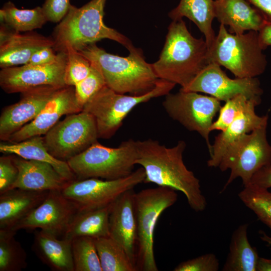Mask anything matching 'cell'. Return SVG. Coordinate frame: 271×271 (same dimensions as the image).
Segmentation results:
<instances>
[{
    "mask_svg": "<svg viewBox=\"0 0 271 271\" xmlns=\"http://www.w3.org/2000/svg\"><path fill=\"white\" fill-rule=\"evenodd\" d=\"M269 244L270 245H271V239L270 240V241H269Z\"/></svg>",
    "mask_w": 271,
    "mask_h": 271,
    "instance_id": "obj_45",
    "label": "cell"
},
{
    "mask_svg": "<svg viewBox=\"0 0 271 271\" xmlns=\"http://www.w3.org/2000/svg\"><path fill=\"white\" fill-rule=\"evenodd\" d=\"M181 90L203 92L225 102L240 94L261 98L263 90L256 77L229 78L218 64L211 62Z\"/></svg>",
    "mask_w": 271,
    "mask_h": 271,
    "instance_id": "obj_14",
    "label": "cell"
},
{
    "mask_svg": "<svg viewBox=\"0 0 271 271\" xmlns=\"http://www.w3.org/2000/svg\"><path fill=\"white\" fill-rule=\"evenodd\" d=\"M215 18L229 33L258 32L267 23L262 14L247 0H215Z\"/></svg>",
    "mask_w": 271,
    "mask_h": 271,
    "instance_id": "obj_20",
    "label": "cell"
},
{
    "mask_svg": "<svg viewBox=\"0 0 271 271\" xmlns=\"http://www.w3.org/2000/svg\"><path fill=\"white\" fill-rule=\"evenodd\" d=\"M258 37L260 44L264 50L271 46L270 23H266L258 31Z\"/></svg>",
    "mask_w": 271,
    "mask_h": 271,
    "instance_id": "obj_43",
    "label": "cell"
},
{
    "mask_svg": "<svg viewBox=\"0 0 271 271\" xmlns=\"http://www.w3.org/2000/svg\"><path fill=\"white\" fill-rule=\"evenodd\" d=\"M32 249L54 271H74L71 241L44 230H35Z\"/></svg>",
    "mask_w": 271,
    "mask_h": 271,
    "instance_id": "obj_24",
    "label": "cell"
},
{
    "mask_svg": "<svg viewBox=\"0 0 271 271\" xmlns=\"http://www.w3.org/2000/svg\"><path fill=\"white\" fill-rule=\"evenodd\" d=\"M248 225H240L233 232L223 271H256L259 256L247 237Z\"/></svg>",
    "mask_w": 271,
    "mask_h": 271,
    "instance_id": "obj_28",
    "label": "cell"
},
{
    "mask_svg": "<svg viewBox=\"0 0 271 271\" xmlns=\"http://www.w3.org/2000/svg\"><path fill=\"white\" fill-rule=\"evenodd\" d=\"M70 0H45L42 6L48 22L59 23L70 7Z\"/></svg>",
    "mask_w": 271,
    "mask_h": 271,
    "instance_id": "obj_39",
    "label": "cell"
},
{
    "mask_svg": "<svg viewBox=\"0 0 271 271\" xmlns=\"http://www.w3.org/2000/svg\"><path fill=\"white\" fill-rule=\"evenodd\" d=\"M0 152L6 154H13L27 160L49 163L68 182L77 180L66 161L56 159L48 151L42 136L33 137L15 143L3 142L0 144Z\"/></svg>",
    "mask_w": 271,
    "mask_h": 271,
    "instance_id": "obj_25",
    "label": "cell"
},
{
    "mask_svg": "<svg viewBox=\"0 0 271 271\" xmlns=\"http://www.w3.org/2000/svg\"><path fill=\"white\" fill-rule=\"evenodd\" d=\"M257 271H271V259L259 257L257 266Z\"/></svg>",
    "mask_w": 271,
    "mask_h": 271,
    "instance_id": "obj_44",
    "label": "cell"
},
{
    "mask_svg": "<svg viewBox=\"0 0 271 271\" xmlns=\"http://www.w3.org/2000/svg\"><path fill=\"white\" fill-rule=\"evenodd\" d=\"M71 243L74 271H102L94 238L78 237Z\"/></svg>",
    "mask_w": 271,
    "mask_h": 271,
    "instance_id": "obj_33",
    "label": "cell"
},
{
    "mask_svg": "<svg viewBox=\"0 0 271 271\" xmlns=\"http://www.w3.org/2000/svg\"><path fill=\"white\" fill-rule=\"evenodd\" d=\"M250 183L266 189L271 188V164L262 167L255 173Z\"/></svg>",
    "mask_w": 271,
    "mask_h": 271,
    "instance_id": "obj_41",
    "label": "cell"
},
{
    "mask_svg": "<svg viewBox=\"0 0 271 271\" xmlns=\"http://www.w3.org/2000/svg\"><path fill=\"white\" fill-rule=\"evenodd\" d=\"M163 106L169 116L190 131L198 132L206 141L209 153V134L213 120L219 112L220 100L196 92L180 91L166 95Z\"/></svg>",
    "mask_w": 271,
    "mask_h": 271,
    "instance_id": "obj_12",
    "label": "cell"
},
{
    "mask_svg": "<svg viewBox=\"0 0 271 271\" xmlns=\"http://www.w3.org/2000/svg\"><path fill=\"white\" fill-rule=\"evenodd\" d=\"M1 23L17 32H27L41 28L47 20L42 7L32 9H19L9 1L0 10Z\"/></svg>",
    "mask_w": 271,
    "mask_h": 271,
    "instance_id": "obj_29",
    "label": "cell"
},
{
    "mask_svg": "<svg viewBox=\"0 0 271 271\" xmlns=\"http://www.w3.org/2000/svg\"><path fill=\"white\" fill-rule=\"evenodd\" d=\"M137 159L136 141L129 139L116 148L105 147L97 141L67 162L77 180H112L131 174Z\"/></svg>",
    "mask_w": 271,
    "mask_h": 271,
    "instance_id": "obj_8",
    "label": "cell"
},
{
    "mask_svg": "<svg viewBox=\"0 0 271 271\" xmlns=\"http://www.w3.org/2000/svg\"><path fill=\"white\" fill-rule=\"evenodd\" d=\"M78 51L99 70L106 86L117 93L143 95L153 90L159 79L139 48L129 51L126 57L108 53L96 43Z\"/></svg>",
    "mask_w": 271,
    "mask_h": 271,
    "instance_id": "obj_3",
    "label": "cell"
},
{
    "mask_svg": "<svg viewBox=\"0 0 271 271\" xmlns=\"http://www.w3.org/2000/svg\"><path fill=\"white\" fill-rule=\"evenodd\" d=\"M66 60V52L60 51L57 59L50 63L3 68L0 71V86L7 93H22L42 86L63 87L67 86L64 80Z\"/></svg>",
    "mask_w": 271,
    "mask_h": 271,
    "instance_id": "obj_13",
    "label": "cell"
},
{
    "mask_svg": "<svg viewBox=\"0 0 271 271\" xmlns=\"http://www.w3.org/2000/svg\"><path fill=\"white\" fill-rule=\"evenodd\" d=\"M55 52L52 47H43L34 53L26 64L39 65L52 62L58 57V52Z\"/></svg>",
    "mask_w": 271,
    "mask_h": 271,
    "instance_id": "obj_40",
    "label": "cell"
},
{
    "mask_svg": "<svg viewBox=\"0 0 271 271\" xmlns=\"http://www.w3.org/2000/svg\"><path fill=\"white\" fill-rule=\"evenodd\" d=\"M19 174L12 189L32 191H62L69 183L49 163L13 156Z\"/></svg>",
    "mask_w": 271,
    "mask_h": 271,
    "instance_id": "obj_19",
    "label": "cell"
},
{
    "mask_svg": "<svg viewBox=\"0 0 271 271\" xmlns=\"http://www.w3.org/2000/svg\"><path fill=\"white\" fill-rule=\"evenodd\" d=\"M58 89L42 86L29 89L21 93L18 102L3 108L0 116L1 140L7 142L13 134L33 120Z\"/></svg>",
    "mask_w": 271,
    "mask_h": 271,
    "instance_id": "obj_17",
    "label": "cell"
},
{
    "mask_svg": "<svg viewBox=\"0 0 271 271\" xmlns=\"http://www.w3.org/2000/svg\"><path fill=\"white\" fill-rule=\"evenodd\" d=\"M238 197L271 231V192L249 183L244 186Z\"/></svg>",
    "mask_w": 271,
    "mask_h": 271,
    "instance_id": "obj_32",
    "label": "cell"
},
{
    "mask_svg": "<svg viewBox=\"0 0 271 271\" xmlns=\"http://www.w3.org/2000/svg\"><path fill=\"white\" fill-rule=\"evenodd\" d=\"M260 103V101L251 103L224 130L215 137L211 146L210 158L207 162L208 167H218L225 150L230 144L244 134L267 125L268 116H260L255 112V107Z\"/></svg>",
    "mask_w": 271,
    "mask_h": 271,
    "instance_id": "obj_21",
    "label": "cell"
},
{
    "mask_svg": "<svg viewBox=\"0 0 271 271\" xmlns=\"http://www.w3.org/2000/svg\"><path fill=\"white\" fill-rule=\"evenodd\" d=\"M175 85L159 79L153 90L141 95L118 93L105 86L86 103L82 111L94 117L98 138L108 139L115 133L124 118L137 105L152 98L166 95Z\"/></svg>",
    "mask_w": 271,
    "mask_h": 271,
    "instance_id": "obj_7",
    "label": "cell"
},
{
    "mask_svg": "<svg viewBox=\"0 0 271 271\" xmlns=\"http://www.w3.org/2000/svg\"><path fill=\"white\" fill-rule=\"evenodd\" d=\"M50 191L14 188L0 194V229H11L40 205Z\"/></svg>",
    "mask_w": 271,
    "mask_h": 271,
    "instance_id": "obj_23",
    "label": "cell"
},
{
    "mask_svg": "<svg viewBox=\"0 0 271 271\" xmlns=\"http://www.w3.org/2000/svg\"><path fill=\"white\" fill-rule=\"evenodd\" d=\"M102 271H137L123 247L111 237L94 238Z\"/></svg>",
    "mask_w": 271,
    "mask_h": 271,
    "instance_id": "obj_30",
    "label": "cell"
},
{
    "mask_svg": "<svg viewBox=\"0 0 271 271\" xmlns=\"http://www.w3.org/2000/svg\"><path fill=\"white\" fill-rule=\"evenodd\" d=\"M19 174L13 156H3L0 158V194L10 190Z\"/></svg>",
    "mask_w": 271,
    "mask_h": 271,
    "instance_id": "obj_38",
    "label": "cell"
},
{
    "mask_svg": "<svg viewBox=\"0 0 271 271\" xmlns=\"http://www.w3.org/2000/svg\"><path fill=\"white\" fill-rule=\"evenodd\" d=\"M258 32L242 34L229 32L220 24L218 34L209 48V62L223 66L236 78H253L262 74L267 66Z\"/></svg>",
    "mask_w": 271,
    "mask_h": 271,
    "instance_id": "obj_5",
    "label": "cell"
},
{
    "mask_svg": "<svg viewBox=\"0 0 271 271\" xmlns=\"http://www.w3.org/2000/svg\"><path fill=\"white\" fill-rule=\"evenodd\" d=\"M137 159L145 171L144 183H154L181 192L190 207L196 212L203 211L207 202L200 189L199 180L189 170L183 160L186 143L179 141L171 148L156 140L136 141Z\"/></svg>",
    "mask_w": 271,
    "mask_h": 271,
    "instance_id": "obj_1",
    "label": "cell"
},
{
    "mask_svg": "<svg viewBox=\"0 0 271 271\" xmlns=\"http://www.w3.org/2000/svg\"><path fill=\"white\" fill-rule=\"evenodd\" d=\"M261 102V98H249L245 95H238L225 102L219 111L217 119L212 123L211 130L223 131L251 103Z\"/></svg>",
    "mask_w": 271,
    "mask_h": 271,
    "instance_id": "obj_34",
    "label": "cell"
},
{
    "mask_svg": "<svg viewBox=\"0 0 271 271\" xmlns=\"http://www.w3.org/2000/svg\"><path fill=\"white\" fill-rule=\"evenodd\" d=\"M112 204L98 209L78 211L62 238L71 241L82 236L93 238L110 236L109 217Z\"/></svg>",
    "mask_w": 271,
    "mask_h": 271,
    "instance_id": "obj_27",
    "label": "cell"
},
{
    "mask_svg": "<svg viewBox=\"0 0 271 271\" xmlns=\"http://www.w3.org/2000/svg\"><path fill=\"white\" fill-rule=\"evenodd\" d=\"M82 111L76 99L74 86L59 88L37 117L13 134L7 142L18 143L33 137L45 135L62 116Z\"/></svg>",
    "mask_w": 271,
    "mask_h": 271,
    "instance_id": "obj_16",
    "label": "cell"
},
{
    "mask_svg": "<svg viewBox=\"0 0 271 271\" xmlns=\"http://www.w3.org/2000/svg\"><path fill=\"white\" fill-rule=\"evenodd\" d=\"M159 59L152 64L159 79L186 87L210 62L209 47L193 37L183 19L173 20Z\"/></svg>",
    "mask_w": 271,
    "mask_h": 271,
    "instance_id": "obj_2",
    "label": "cell"
},
{
    "mask_svg": "<svg viewBox=\"0 0 271 271\" xmlns=\"http://www.w3.org/2000/svg\"><path fill=\"white\" fill-rule=\"evenodd\" d=\"M214 3V0H180L168 15L172 20L186 17L192 21L204 35L209 48L216 37L212 27L215 18Z\"/></svg>",
    "mask_w": 271,
    "mask_h": 271,
    "instance_id": "obj_26",
    "label": "cell"
},
{
    "mask_svg": "<svg viewBox=\"0 0 271 271\" xmlns=\"http://www.w3.org/2000/svg\"><path fill=\"white\" fill-rule=\"evenodd\" d=\"M16 232L0 229V271H21L27 266V253L15 238Z\"/></svg>",
    "mask_w": 271,
    "mask_h": 271,
    "instance_id": "obj_31",
    "label": "cell"
},
{
    "mask_svg": "<svg viewBox=\"0 0 271 271\" xmlns=\"http://www.w3.org/2000/svg\"><path fill=\"white\" fill-rule=\"evenodd\" d=\"M219 260L216 255L209 253L180 263L174 271H217Z\"/></svg>",
    "mask_w": 271,
    "mask_h": 271,
    "instance_id": "obj_37",
    "label": "cell"
},
{
    "mask_svg": "<svg viewBox=\"0 0 271 271\" xmlns=\"http://www.w3.org/2000/svg\"><path fill=\"white\" fill-rule=\"evenodd\" d=\"M64 82L67 86H74L84 79L90 72L91 62L78 51L67 48Z\"/></svg>",
    "mask_w": 271,
    "mask_h": 271,
    "instance_id": "obj_35",
    "label": "cell"
},
{
    "mask_svg": "<svg viewBox=\"0 0 271 271\" xmlns=\"http://www.w3.org/2000/svg\"><path fill=\"white\" fill-rule=\"evenodd\" d=\"M105 86L106 84L102 74L91 63L88 75L74 86L76 99L82 110L86 103Z\"/></svg>",
    "mask_w": 271,
    "mask_h": 271,
    "instance_id": "obj_36",
    "label": "cell"
},
{
    "mask_svg": "<svg viewBox=\"0 0 271 271\" xmlns=\"http://www.w3.org/2000/svg\"><path fill=\"white\" fill-rule=\"evenodd\" d=\"M135 193L133 189L129 190L112 203L109 227L110 237L123 247L136 268L137 229L134 204Z\"/></svg>",
    "mask_w": 271,
    "mask_h": 271,
    "instance_id": "obj_18",
    "label": "cell"
},
{
    "mask_svg": "<svg viewBox=\"0 0 271 271\" xmlns=\"http://www.w3.org/2000/svg\"><path fill=\"white\" fill-rule=\"evenodd\" d=\"M77 207L61 191H50L43 202L10 229H40L57 237L63 236L75 215Z\"/></svg>",
    "mask_w": 271,
    "mask_h": 271,
    "instance_id": "obj_15",
    "label": "cell"
},
{
    "mask_svg": "<svg viewBox=\"0 0 271 271\" xmlns=\"http://www.w3.org/2000/svg\"><path fill=\"white\" fill-rule=\"evenodd\" d=\"M106 1L91 0L80 8L71 5L66 16L54 30L52 38L54 50L59 52L72 48L78 51L105 39L119 43L128 51L134 48L127 37L104 24Z\"/></svg>",
    "mask_w": 271,
    "mask_h": 271,
    "instance_id": "obj_4",
    "label": "cell"
},
{
    "mask_svg": "<svg viewBox=\"0 0 271 271\" xmlns=\"http://www.w3.org/2000/svg\"><path fill=\"white\" fill-rule=\"evenodd\" d=\"M264 16L267 23L271 24V0H247Z\"/></svg>",
    "mask_w": 271,
    "mask_h": 271,
    "instance_id": "obj_42",
    "label": "cell"
},
{
    "mask_svg": "<svg viewBox=\"0 0 271 271\" xmlns=\"http://www.w3.org/2000/svg\"><path fill=\"white\" fill-rule=\"evenodd\" d=\"M54 46L52 37H46L34 31L24 33L14 31L5 41L0 43V67L3 69L26 64L37 50Z\"/></svg>",
    "mask_w": 271,
    "mask_h": 271,
    "instance_id": "obj_22",
    "label": "cell"
},
{
    "mask_svg": "<svg viewBox=\"0 0 271 271\" xmlns=\"http://www.w3.org/2000/svg\"><path fill=\"white\" fill-rule=\"evenodd\" d=\"M175 191L170 188L158 186L135 193L137 270H158L154 255V231L160 215L177 201L178 195Z\"/></svg>",
    "mask_w": 271,
    "mask_h": 271,
    "instance_id": "obj_6",
    "label": "cell"
},
{
    "mask_svg": "<svg viewBox=\"0 0 271 271\" xmlns=\"http://www.w3.org/2000/svg\"><path fill=\"white\" fill-rule=\"evenodd\" d=\"M266 126L244 134L227 147L218 166L222 171L230 169L222 191L237 178L241 179L244 186L247 185L255 173L271 164V146L266 138Z\"/></svg>",
    "mask_w": 271,
    "mask_h": 271,
    "instance_id": "obj_9",
    "label": "cell"
},
{
    "mask_svg": "<svg viewBox=\"0 0 271 271\" xmlns=\"http://www.w3.org/2000/svg\"><path fill=\"white\" fill-rule=\"evenodd\" d=\"M97 139L95 120L84 111L67 115L43 136L48 151L56 159L66 162L97 142Z\"/></svg>",
    "mask_w": 271,
    "mask_h": 271,
    "instance_id": "obj_10",
    "label": "cell"
},
{
    "mask_svg": "<svg viewBox=\"0 0 271 271\" xmlns=\"http://www.w3.org/2000/svg\"><path fill=\"white\" fill-rule=\"evenodd\" d=\"M145 177V171L141 167L128 176L116 180H76L69 182L61 192L76 205L79 211L91 210L112 204L125 192L144 183Z\"/></svg>",
    "mask_w": 271,
    "mask_h": 271,
    "instance_id": "obj_11",
    "label": "cell"
}]
</instances>
